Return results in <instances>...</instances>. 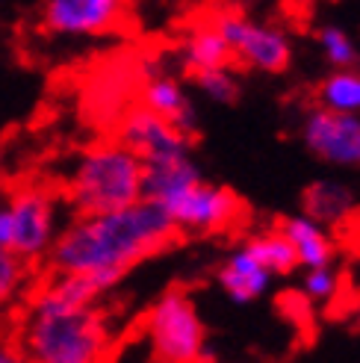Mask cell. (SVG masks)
<instances>
[{"label": "cell", "instance_id": "obj_1", "mask_svg": "<svg viewBox=\"0 0 360 363\" xmlns=\"http://www.w3.org/2000/svg\"><path fill=\"white\" fill-rule=\"evenodd\" d=\"M184 237L163 204L139 198L110 213L80 216L50 245V260L57 272H86L110 289L136 263L177 245Z\"/></svg>", "mask_w": 360, "mask_h": 363}, {"label": "cell", "instance_id": "obj_2", "mask_svg": "<svg viewBox=\"0 0 360 363\" xmlns=\"http://www.w3.org/2000/svg\"><path fill=\"white\" fill-rule=\"evenodd\" d=\"M24 349L45 363H92L110 352V331L95 304H57L35 298L24 328Z\"/></svg>", "mask_w": 360, "mask_h": 363}, {"label": "cell", "instance_id": "obj_3", "mask_svg": "<svg viewBox=\"0 0 360 363\" xmlns=\"http://www.w3.org/2000/svg\"><path fill=\"white\" fill-rule=\"evenodd\" d=\"M142 160L124 145H101L92 148L68 184V198L80 216L110 213L128 207L142 198Z\"/></svg>", "mask_w": 360, "mask_h": 363}, {"label": "cell", "instance_id": "obj_4", "mask_svg": "<svg viewBox=\"0 0 360 363\" xmlns=\"http://www.w3.org/2000/svg\"><path fill=\"white\" fill-rule=\"evenodd\" d=\"M154 357L189 363L207 357V331L195 301L184 289H171L159 298L145 319Z\"/></svg>", "mask_w": 360, "mask_h": 363}, {"label": "cell", "instance_id": "obj_5", "mask_svg": "<svg viewBox=\"0 0 360 363\" xmlns=\"http://www.w3.org/2000/svg\"><path fill=\"white\" fill-rule=\"evenodd\" d=\"M163 207L184 233H204V237L230 233L242 228L248 219V204L237 192L225 186H210L204 180H195L186 189L174 192L163 201Z\"/></svg>", "mask_w": 360, "mask_h": 363}, {"label": "cell", "instance_id": "obj_6", "mask_svg": "<svg viewBox=\"0 0 360 363\" xmlns=\"http://www.w3.org/2000/svg\"><path fill=\"white\" fill-rule=\"evenodd\" d=\"M53 198L45 189H18L0 204V245L33 260L53 245Z\"/></svg>", "mask_w": 360, "mask_h": 363}, {"label": "cell", "instance_id": "obj_7", "mask_svg": "<svg viewBox=\"0 0 360 363\" xmlns=\"http://www.w3.org/2000/svg\"><path fill=\"white\" fill-rule=\"evenodd\" d=\"M118 142L130 148L142 162H159L169 157L189 154L192 136L180 133L174 124H169L163 116L151 113L148 106H136L118 124Z\"/></svg>", "mask_w": 360, "mask_h": 363}, {"label": "cell", "instance_id": "obj_8", "mask_svg": "<svg viewBox=\"0 0 360 363\" xmlns=\"http://www.w3.org/2000/svg\"><path fill=\"white\" fill-rule=\"evenodd\" d=\"M304 145L334 166H360V116L319 106L304 121Z\"/></svg>", "mask_w": 360, "mask_h": 363}, {"label": "cell", "instance_id": "obj_9", "mask_svg": "<svg viewBox=\"0 0 360 363\" xmlns=\"http://www.w3.org/2000/svg\"><path fill=\"white\" fill-rule=\"evenodd\" d=\"M133 0H47L45 27L62 35H98L121 24Z\"/></svg>", "mask_w": 360, "mask_h": 363}, {"label": "cell", "instance_id": "obj_10", "mask_svg": "<svg viewBox=\"0 0 360 363\" xmlns=\"http://www.w3.org/2000/svg\"><path fill=\"white\" fill-rule=\"evenodd\" d=\"M290 42L281 30H269V27H257V24H245V30L240 33L237 45H233V62L242 68H257V71H269V74H281V71L290 68Z\"/></svg>", "mask_w": 360, "mask_h": 363}, {"label": "cell", "instance_id": "obj_11", "mask_svg": "<svg viewBox=\"0 0 360 363\" xmlns=\"http://www.w3.org/2000/svg\"><path fill=\"white\" fill-rule=\"evenodd\" d=\"M142 106H148L151 113L174 124L180 133L195 139V110L180 83L171 80L169 74H151L145 80V86H142Z\"/></svg>", "mask_w": 360, "mask_h": 363}, {"label": "cell", "instance_id": "obj_12", "mask_svg": "<svg viewBox=\"0 0 360 363\" xmlns=\"http://www.w3.org/2000/svg\"><path fill=\"white\" fill-rule=\"evenodd\" d=\"M278 230L286 237V242L293 245L298 266L313 269V266H328L334 260V240L319 222L296 216V219H283L278 225Z\"/></svg>", "mask_w": 360, "mask_h": 363}, {"label": "cell", "instance_id": "obj_13", "mask_svg": "<svg viewBox=\"0 0 360 363\" xmlns=\"http://www.w3.org/2000/svg\"><path fill=\"white\" fill-rule=\"evenodd\" d=\"M184 65H186V74L189 71H201V68H230L237 65L233 62V48L227 45L225 35L215 30V24L210 18L198 21L186 42H184Z\"/></svg>", "mask_w": 360, "mask_h": 363}, {"label": "cell", "instance_id": "obj_14", "mask_svg": "<svg viewBox=\"0 0 360 363\" xmlns=\"http://www.w3.org/2000/svg\"><path fill=\"white\" fill-rule=\"evenodd\" d=\"M219 284L222 289L233 298V301H251L257 298L266 284H269V269L251 254L245 245L233 254V257H227V263L219 269Z\"/></svg>", "mask_w": 360, "mask_h": 363}, {"label": "cell", "instance_id": "obj_15", "mask_svg": "<svg viewBox=\"0 0 360 363\" xmlns=\"http://www.w3.org/2000/svg\"><path fill=\"white\" fill-rule=\"evenodd\" d=\"M301 207L308 219L319 225H337L354 207V201H351V192L343 184H337V180H316V184L304 189Z\"/></svg>", "mask_w": 360, "mask_h": 363}, {"label": "cell", "instance_id": "obj_16", "mask_svg": "<svg viewBox=\"0 0 360 363\" xmlns=\"http://www.w3.org/2000/svg\"><path fill=\"white\" fill-rule=\"evenodd\" d=\"M316 101L325 110L360 116V71L337 68V74L325 77L316 86Z\"/></svg>", "mask_w": 360, "mask_h": 363}, {"label": "cell", "instance_id": "obj_17", "mask_svg": "<svg viewBox=\"0 0 360 363\" xmlns=\"http://www.w3.org/2000/svg\"><path fill=\"white\" fill-rule=\"evenodd\" d=\"M245 248L269 269V275H290V272L298 266L293 245L286 242V237H283L278 228L260 233V237H251L245 242Z\"/></svg>", "mask_w": 360, "mask_h": 363}, {"label": "cell", "instance_id": "obj_18", "mask_svg": "<svg viewBox=\"0 0 360 363\" xmlns=\"http://www.w3.org/2000/svg\"><path fill=\"white\" fill-rule=\"evenodd\" d=\"M189 80L207 92L213 101L222 104H237L240 98V83L230 77L227 68H201V71H189Z\"/></svg>", "mask_w": 360, "mask_h": 363}, {"label": "cell", "instance_id": "obj_19", "mask_svg": "<svg viewBox=\"0 0 360 363\" xmlns=\"http://www.w3.org/2000/svg\"><path fill=\"white\" fill-rule=\"evenodd\" d=\"M319 45L325 50L331 65H337V68H354L357 65V48L339 27L319 30Z\"/></svg>", "mask_w": 360, "mask_h": 363}, {"label": "cell", "instance_id": "obj_20", "mask_svg": "<svg viewBox=\"0 0 360 363\" xmlns=\"http://www.w3.org/2000/svg\"><path fill=\"white\" fill-rule=\"evenodd\" d=\"M21 278H24V260L6 245H0V304H6L18 293Z\"/></svg>", "mask_w": 360, "mask_h": 363}, {"label": "cell", "instance_id": "obj_21", "mask_svg": "<svg viewBox=\"0 0 360 363\" xmlns=\"http://www.w3.org/2000/svg\"><path fill=\"white\" fill-rule=\"evenodd\" d=\"M304 289H308L310 298H322V301H325V298L339 296V281H337V275H334L328 266H313L308 281H304Z\"/></svg>", "mask_w": 360, "mask_h": 363}, {"label": "cell", "instance_id": "obj_22", "mask_svg": "<svg viewBox=\"0 0 360 363\" xmlns=\"http://www.w3.org/2000/svg\"><path fill=\"white\" fill-rule=\"evenodd\" d=\"M337 230H339V240H343V245L360 257V210L351 207L343 219L337 222Z\"/></svg>", "mask_w": 360, "mask_h": 363}, {"label": "cell", "instance_id": "obj_23", "mask_svg": "<svg viewBox=\"0 0 360 363\" xmlns=\"http://www.w3.org/2000/svg\"><path fill=\"white\" fill-rule=\"evenodd\" d=\"M9 360H15V352H12V349H4V346H0V363H9Z\"/></svg>", "mask_w": 360, "mask_h": 363}, {"label": "cell", "instance_id": "obj_24", "mask_svg": "<svg viewBox=\"0 0 360 363\" xmlns=\"http://www.w3.org/2000/svg\"><path fill=\"white\" fill-rule=\"evenodd\" d=\"M354 316H357V325H360V298H357V307H354Z\"/></svg>", "mask_w": 360, "mask_h": 363}]
</instances>
